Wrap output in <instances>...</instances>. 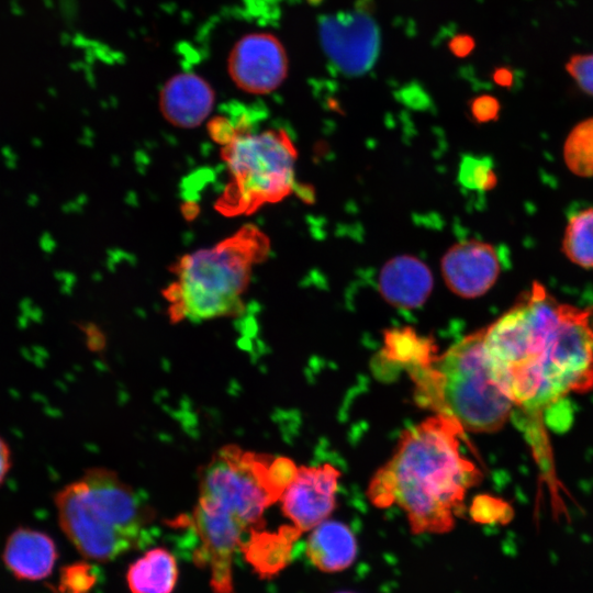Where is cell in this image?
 Here are the masks:
<instances>
[{
  "mask_svg": "<svg viewBox=\"0 0 593 593\" xmlns=\"http://www.w3.org/2000/svg\"><path fill=\"white\" fill-rule=\"evenodd\" d=\"M261 529L253 530L240 550L261 578H271L290 562L293 545L302 533L292 525L275 533Z\"/></svg>",
  "mask_w": 593,
  "mask_h": 593,
  "instance_id": "obj_16",
  "label": "cell"
},
{
  "mask_svg": "<svg viewBox=\"0 0 593 593\" xmlns=\"http://www.w3.org/2000/svg\"><path fill=\"white\" fill-rule=\"evenodd\" d=\"M383 351L407 370L428 362L435 356L433 342L419 337L410 327L389 331Z\"/></svg>",
  "mask_w": 593,
  "mask_h": 593,
  "instance_id": "obj_18",
  "label": "cell"
},
{
  "mask_svg": "<svg viewBox=\"0 0 593 593\" xmlns=\"http://www.w3.org/2000/svg\"><path fill=\"white\" fill-rule=\"evenodd\" d=\"M177 578L176 559L164 548L148 550L127 571V584L132 593H171Z\"/></svg>",
  "mask_w": 593,
  "mask_h": 593,
  "instance_id": "obj_17",
  "label": "cell"
},
{
  "mask_svg": "<svg viewBox=\"0 0 593 593\" xmlns=\"http://www.w3.org/2000/svg\"><path fill=\"white\" fill-rule=\"evenodd\" d=\"M562 250L573 264L593 269V208L582 210L569 220Z\"/></svg>",
  "mask_w": 593,
  "mask_h": 593,
  "instance_id": "obj_19",
  "label": "cell"
},
{
  "mask_svg": "<svg viewBox=\"0 0 593 593\" xmlns=\"http://www.w3.org/2000/svg\"><path fill=\"white\" fill-rule=\"evenodd\" d=\"M449 46L455 55L459 57H465L470 54L474 48V41L469 35H458L452 38Z\"/></svg>",
  "mask_w": 593,
  "mask_h": 593,
  "instance_id": "obj_26",
  "label": "cell"
},
{
  "mask_svg": "<svg viewBox=\"0 0 593 593\" xmlns=\"http://www.w3.org/2000/svg\"><path fill=\"white\" fill-rule=\"evenodd\" d=\"M321 38L331 61L346 75H360L371 68L379 51V32L362 13H348L323 20Z\"/></svg>",
  "mask_w": 593,
  "mask_h": 593,
  "instance_id": "obj_10",
  "label": "cell"
},
{
  "mask_svg": "<svg viewBox=\"0 0 593 593\" xmlns=\"http://www.w3.org/2000/svg\"><path fill=\"white\" fill-rule=\"evenodd\" d=\"M419 406L455 418L465 430L503 427L514 404L492 378L484 328L465 336L441 356L409 369Z\"/></svg>",
  "mask_w": 593,
  "mask_h": 593,
  "instance_id": "obj_6",
  "label": "cell"
},
{
  "mask_svg": "<svg viewBox=\"0 0 593 593\" xmlns=\"http://www.w3.org/2000/svg\"><path fill=\"white\" fill-rule=\"evenodd\" d=\"M459 179L471 190L486 191L496 184L493 165L486 157H465L460 164Z\"/></svg>",
  "mask_w": 593,
  "mask_h": 593,
  "instance_id": "obj_21",
  "label": "cell"
},
{
  "mask_svg": "<svg viewBox=\"0 0 593 593\" xmlns=\"http://www.w3.org/2000/svg\"><path fill=\"white\" fill-rule=\"evenodd\" d=\"M440 267L444 281L455 294L473 299L495 283L501 260L491 244L470 239L451 246L443 256Z\"/></svg>",
  "mask_w": 593,
  "mask_h": 593,
  "instance_id": "obj_11",
  "label": "cell"
},
{
  "mask_svg": "<svg viewBox=\"0 0 593 593\" xmlns=\"http://www.w3.org/2000/svg\"><path fill=\"white\" fill-rule=\"evenodd\" d=\"M335 593H355V592H351V591H338V592H335Z\"/></svg>",
  "mask_w": 593,
  "mask_h": 593,
  "instance_id": "obj_28",
  "label": "cell"
},
{
  "mask_svg": "<svg viewBox=\"0 0 593 593\" xmlns=\"http://www.w3.org/2000/svg\"><path fill=\"white\" fill-rule=\"evenodd\" d=\"M298 467L236 445L219 449L199 475L193 516L228 534L244 537L262 528V514L280 500Z\"/></svg>",
  "mask_w": 593,
  "mask_h": 593,
  "instance_id": "obj_5",
  "label": "cell"
},
{
  "mask_svg": "<svg viewBox=\"0 0 593 593\" xmlns=\"http://www.w3.org/2000/svg\"><path fill=\"white\" fill-rule=\"evenodd\" d=\"M462 426L436 414L405 429L391 459L372 477L367 495L380 508L400 506L413 534L452 529L467 491L482 474L460 451Z\"/></svg>",
  "mask_w": 593,
  "mask_h": 593,
  "instance_id": "obj_2",
  "label": "cell"
},
{
  "mask_svg": "<svg viewBox=\"0 0 593 593\" xmlns=\"http://www.w3.org/2000/svg\"><path fill=\"white\" fill-rule=\"evenodd\" d=\"M57 558L55 542L45 533L16 528L7 539L3 560L7 568L21 580H41L53 570Z\"/></svg>",
  "mask_w": 593,
  "mask_h": 593,
  "instance_id": "obj_14",
  "label": "cell"
},
{
  "mask_svg": "<svg viewBox=\"0 0 593 593\" xmlns=\"http://www.w3.org/2000/svg\"><path fill=\"white\" fill-rule=\"evenodd\" d=\"M499 102L494 97L481 96L475 98L471 103V112L473 116L481 122L495 119L499 113Z\"/></svg>",
  "mask_w": 593,
  "mask_h": 593,
  "instance_id": "obj_24",
  "label": "cell"
},
{
  "mask_svg": "<svg viewBox=\"0 0 593 593\" xmlns=\"http://www.w3.org/2000/svg\"><path fill=\"white\" fill-rule=\"evenodd\" d=\"M64 580L69 593H86L92 585L94 578L88 566L80 564L71 567L65 573Z\"/></svg>",
  "mask_w": 593,
  "mask_h": 593,
  "instance_id": "obj_23",
  "label": "cell"
},
{
  "mask_svg": "<svg viewBox=\"0 0 593 593\" xmlns=\"http://www.w3.org/2000/svg\"><path fill=\"white\" fill-rule=\"evenodd\" d=\"M563 158L574 175L593 177V118L578 123L571 130L564 142Z\"/></svg>",
  "mask_w": 593,
  "mask_h": 593,
  "instance_id": "obj_20",
  "label": "cell"
},
{
  "mask_svg": "<svg viewBox=\"0 0 593 593\" xmlns=\"http://www.w3.org/2000/svg\"><path fill=\"white\" fill-rule=\"evenodd\" d=\"M493 380L514 406L541 413L593 388V306L560 304L538 283L484 328Z\"/></svg>",
  "mask_w": 593,
  "mask_h": 593,
  "instance_id": "obj_1",
  "label": "cell"
},
{
  "mask_svg": "<svg viewBox=\"0 0 593 593\" xmlns=\"http://www.w3.org/2000/svg\"><path fill=\"white\" fill-rule=\"evenodd\" d=\"M60 528L86 558L109 561L148 538L155 514L147 501L114 471L93 467L55 496Z\"/></svg>",
  "mask_w": 593,
  "mask_h": 593,
  "instance_id": "obj_3",
  "label": "cell"
},
{
  "mask_svg": "<svg viewBox=\"0 0 593 593\" xmlns=\"http://www.w3.org/2000/svg\"><path fill=\"white\" fill-rule=\"evenodd\" d=\"M12 468V451L8 441L0 436V486L4 483Z\"/></svg>",
  "mask_w": 593,
  "mask_h": 593,
  "instance_id": "obj_25",
  "label": "cell"
},
{
  "mask_svg": "<svg viewBox=\"0 0 593 593\" xmlns=\"http://www.w3.org/2000/svg\"><path fill=\"white\" fill-rule=\"evenodd\" d=\"M513 72L506 67H500L494 70L493 79L501 86H511L513 82Z\"/></svg>",
  "mask_w": 593,
  "mask_h": 593,
  "instance_id": "obj_27",
  "label": "cell"
},
{
  "mask_svg": "<svg viewBox=\"0 0 593 593\" xmlns=\"http://www.w3.org/2000/svg\"><path fill=\"white\" fill-rule=\"evenodd\" d=\"M227 74L242 91L267 94L278 89L289 71L282 42L268 32H251L239 37L231 48Z\"/></svg>",
  "mask_w": 593,
  "mask_h": 593,
  "instance_id": "obj_8",
  "label": "cell"
},
{
  "mask_svg": "<svg viewBox=\"0 0 593 593\" xmlns=\"http://www.w3.org/2000/svg\"><path fill=\"white\" fill-rule=\"evenodd\" d=\"M221 158L228 181L215 209L225 216L253 214L293 191L296 149L283 130L255 132L249 123L238 121Z\"/></svg>",
  "mask_w": 593,
  "mask_h": 593,
  "instance_id": "obj_7",
  "label": "cell"
},
{
  "mask_svg": "<svg viewBox=\"0 0 593 593\" xmlns=\"http://www.w3.org/2000/svg\"><path fill=\"white\" fill-rule=\"evenodd\" d=\"M357 551V540L351 529L334 519H325L313 528L305 545L311 563L327 573L348 569L355 562Z\"/></svg>",
  "mask_w": 593,
  "mask_h": 593,
  "instance_id": "obj_15",
  "label": "cell"
},
{
  "mask_svg": "<svg viewBox=\"0 0 593 593\" xmlns=\"http://www.w3.org/2000/svg\"><path fill=\"white\" fill-rule=\"evenodd\" d=\"M566 70L584 93L593 97V54L572 55Z\"/></svg>",
  "mask_w": 593,
  "mask_h": 593,
  "instance_id": "obj_22",
  "label": "cell"
},
{
  "mask_svg": "<svg viewBox=\"0 0 593 593\" xmlns=\"http://www.w3.org/2000/svg\"><path fill=\"white\" fill-rule=\"evenodd\" d=\"M340 472L332 465L298 467L280 497L281 510L299 532H309L334 511Z\"/></svg>",
  "mask_w": 593,
  "mask_h": 593,
  "instance_id": "obj_9",
  "label": "cell"
},
{
  "mask_svg": "<svg viewBox=\"0 0 593 593\" xmlns=\"http://www.w3.org/2000/svg\"><path fill=\"white\" fill-rule=\"evenodd\" d=\"M429 268L414 256L403 255L390 259L379 275V290L383 299L398 309L422 306L433 290Z\"/></svg>",
  "mask_w": 593,
  "mask_h": 593,
  "instance_id": "obj_13",
  "label": "cell"
},
{
  "mask_svg": "<svg viewBox=\"0 0 593 593\" xmlns=\"http://www.w3.org/2000/svg\"><path fill=\"white\" fill-rule=\"evenodd\" d=\"M268 236L246 224L212 247L181 256L163 291L172 323L201 322L242 313L254 267L269 254Z\"/></svg>",
  "mask_w": 593,
  "mask_h": 593,
  "instance_id": "obj_4",
  "label": "cell"
},
{
  "mask_svg": "<svg viewBox=\"0 0 593 593\" xmlns=\"http://www.w3.org/2000/svg\"><path fill=\"white\" fill-rule=\"evenodd\" d=\"M215 92L200 75L191 71L170 77L161 87L158 107L163 118L180 128H194L212 113Z\"/></svg>",
  "mask_w": 593,
  "mask_h": 593,
  "instance_id": "obj_12",
  "label": "cell"
}]
</instances>
